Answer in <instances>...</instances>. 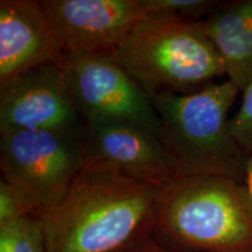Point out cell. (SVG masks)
I'll return each mask as SVG.
<instances>
[{
  "mask_svg": "<svg viewBox=\"0 0 252 252\" xmlns=\"http://www.w3.org/2000/svg\"><path fill=\"white\" fill-rule=\"evenodd\" d=\"M244 185L248 189L249 196H250V200L252 202V154H251V156H249V158H248L247 168H245Z\"/></svg>",
  "mask_w": 252,
  "mask_h": 252,
  "instance_id": "obj_17",
  "label": "cell"
},
{
  "mask_svg": "<svg viewBox=\"0 0 252 252\" xmlns=\"http://www.w3.org/2000/svg\"><path fill=\"white\" fill-rule=\"evenodd\" d=\"M62 65L86 124L127 123L159 138L160 121L149 94L111 54H64Z\"/></svg>",
  "mask_w": 252,
  "mask_h": 252,
  "instance_id": "obj_6",
  "label": "cell"
},
{
  "mask_svg": "<svg viewBox=\"0 0 252 252\" xmlns=\"http://www.w3.org/2000/svg\"><path fill=\"white\" fill-rule=\"evenodd\" d=\"M159 189L87 159L68 193L39 219L47 252H122L153 228Z\"/></svg>",
  "mask_w": 252,
  "mask_h": 252,
  "instance_id": "obj_1",
  "label": "cell"
},
{
  "mask_svg": "<svg viewBox=\"0 0 252 252\" xmlns=\"http://www.w3.org/2000/svg\"><path fill=\"white\" fill-rule=\"evenodd\" d=\"M152 229L193 252H252L248 189L225 176H175L159 189Z\"/></svg>",
  "mask_w": 252,
  "mask_h": 252,
  "instance_id": "obj_2",
  "label": "cell"
},
{
  "mask_svg": "<svg viewBox=\"0 0 252 252\" xmlns=\"http://www.w3.org/2000/svg\"><path fill=\"white\" fill-rule=\"evenodd\" d=\"M86 127L62 64L39 65L0 86V134L46 131L83 138Z\"/></svg>",
  "mask_w": 252,
  "mask_h": 252,
  "instance_id": "obj_7",
  "label": "cell"
},
{
  "mask_svg": "<svg viewBox=\"0 0 252 252\" xmlns=\"http://www.w3.org/2000/svg\"><path fill=\"white\" fill-rule=\"evenodd\" d=\"M229 128L245 154H252V82L243 90L238 111L229 119Z\"/></svg>",
  "mask_w": 252,
  "mask_h": 252,
  "instance_id": "obj_14",
  "label": "cell"
},
{
  "mask_svg": "<svg viewBox=\"0 0 252 252\" xmlns=\"http://www.w3.org/2000/svg\"><path fill=\"white\" fill-rule=\"evenodd\" d=\"M122 252H178V251H173L171 249L163 248L161 244L157 243L156 241H153V239L150 238L149 236H145V237L140 238L139 241L134 242L133 244H131L130 247L126 248L125 250Z\"/></svg>",
  "mask_w": 252,
  "mask_h": 252,
  "instance_id": "obj_16",
  "label": "cell"
},
{
  "mask_svg": "<svg viewBox=\"0 0 252 252\" xmlns=\"http://www.w3.org/2000/svg\"><path fill=\"white\" fill-rule=\"evenodd\" d=\"M111 56L149 94H193L225 75L200 20L178 15L144 17Z\"/></svg>",
  "mask_w": 252,
  "mask_h": 252,
  "instance_id": "obj_4",
  "label": "cell"
},
{
  "mask_svg": "<svg viewBox=\"0 0 252 252\" xmlns=\"http://www.w3.org/2000/svg\"><path fill=\"white\" fill-rule=\"evenodd\" d=\"M31 215L23 201L7 184L0 180V223Z\"/></svg>",
  "mask_w": 252,
  "mask_h": 252,
  "instance_id": "obj_15",
  "label": "cell"
},
{
  "mask_svg": "<svg viewBox=\"0 0 252 252\" xmlns=\"http://www.w3.org/2000/svg\"><path fill=\"white\" fill-rule=\"evenodd\" d=\"M200 24L222 58L228 80L243 91L252 82V0L219 6Z\"/></svg>",
  "mask_w": 252,
  "mask_h": 252,
  "instance_id": "obj_11",
  "label": "cell"
},
{
  "mask_svg": "<svg viewBox=\"0 0 252 252\" xmlns=\"http://www.w3.org/2000/svg\"><path fill=\"white\" fill-rule=\"evenodd\" d=\"M0 252H47L39 217L26 215L0 223Z\"/></svg>",
  "mask_w": 252,
  "mask_h": 252,
  "instance_id": "obj_12",
  "label": "cell"
},
{
  "mask_svg": "<svg viewBox=\"0 0 252 252\" xmlns=\"http://www.w3.org/2000/svg\"><path fill=\"white\" fill-rule=\"evenodd\" d=\"M83 138L46 131L0 135L1 180L31 215H45L68 193L87 160Z\"/></svg>",
  "mask_w": 252,
  "mask_h": 252,
  "instance_id": "obj_5",
  "label": "cell"
},
{
  "mask_svg": "<svg viewBox=\"0 0 252 252\" xmlns=\"http://www.w3.org/2000/svg\"><path fill=\"white\" fill-rule=\"evenodd\" d=\"M40 2L64 54H111L145 17L140 0Z\"/></svg>",
  "mask_w": 252,
  "mask_h": 252,
  "instance_id": "obj_8",
  "label": "cell"
},
{
  "mask_svg": "<svg viewBox=\"0 0 252 252\" xmlns=\"http://www.w3.org/2000/svg\"><path fill=\"white\" fill-rule=\"evenodd\" d=\"M216 1L208 0H140L145 17L149 15H178L189 20H201L209 15Z\"/></svg>",
  "mask_w": 252,
  "mask_h": 252,
  "instance_id": "obj_13",
  "label": "cell"
},
{
  "mask_svg": "<svg viewBox=\"0 0 252 252\" xmlns=\"http://www.w3.org/2000/svg\"><path fill=\"white\" fill-rule=\"evenodd\" d=\"M63 61L64 53L40 1H0V86L30 69Z\"/></svg>",
  "mask_w": 252,
  "mask_h": 252,
  "instance_id": "obj_10",
  "label": "cell"
},
{
  "mask_svg": "<svg viewBox=\"0 0 252 252\" xmlns=\"http://www.w3.org/2000/svg\"><path fill=\"white\" fill-rule=\"evenodd\" d=\"M239 91L226 80L188 94H149L160 121L159 140L176 175L225 176L244 184L249 156L232 137L228 117Z\"/></svg>",
  "mask_w": 252,
  "mask_h": 252,
  "instance_id": "obj_3",
  "label": "cell"
},
{
  "mask_svg": "<svg viewBox=\"0 0 252 252\" xmlns=\"http://www.w3.org/2000/svg\"><path fill=\"white\" fill-rule=\"evenodd\" d=\"M83 140L86 159L108 162L143 184L161 188L178 176L159 138L139 126L91 123L87 124Z\"/></svg>",
  "mask_w": 252,
  "mask_h": 252,
  "instance_id": "obj_9",
  "label": "cell"
}]
</instances>
